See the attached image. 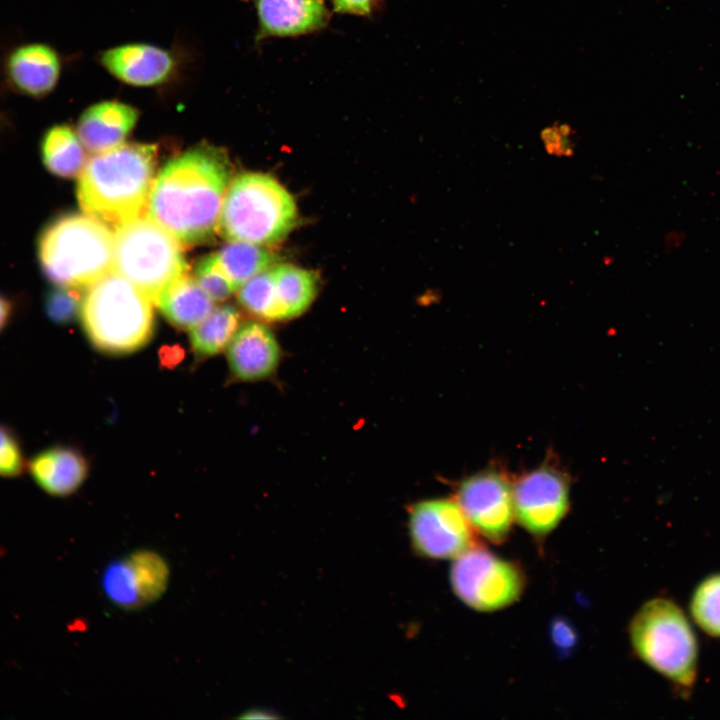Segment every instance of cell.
I'll list each match as a JSON object with an SVG mask.
<instances>
[{"label":"cell","mask_w":720,"mask_h":720,"mask_svg":"<svg viewBox=\"0 0 720 720\" xmlns=\"http://www.w3.org/2000/svg\"><path fill=\"white\" fill-rule=\"evenodd\" d=\"M231 178L232 164L224 149L197 145L160 170L150 191L147 215L181 243L207 242L219 230Z\"/></svg>","instance_id":"1"},{"label":"cell","mask_w":720,"mask_h":720,"mask_svg":"<svg viewBox=\"0 0 720 720\" xmlns=\"http://www.w3.org/2000/svg\"><path fill=\"white\" fill-rule=\"evenodd\" d=\"M156 157L155 145L134 143L93 155L77 183L82 211L113 231L147 214Z\"/></svg>","instance_id":"2"},{"label":"cell","mask_w":720,"mask_h":720,"mask_svg":"<svg viewBox=\"0 0 720 720\" xmlns=\"http://www.w3.org/2000/svg\"><path fill=\"white\" fill-rule=\"evenodd\" d=\"M36 249L43 274L55 285L88 287L114 269V231L87 214L51 220Z\"/></svg>","instance_id":"3"},{"label":"cell","mask_w":720,"mask_h":720,"mask_svg":"<svg viewBox=\"0 0 720 720\" xmlns=\"http://www.w3.org/2000/svg\"><path fill=\"white\" fill-rule=\"evenodd\" d=\"M80 319L100 351L122 354L143 347L153 332V302L114 269L87 287Z\"/></svg>","instance_id":"4"},{"label":"cell","mask_w":720,"mask_h":720,"mask_svg":"<svg viewBox=\"0 0 720 720\" xmlns=\"http://www.w3.org/2000/svg\"><path fill=\"white\" fill-rule=\"evenodd\" d=\"M296 219L294 198L275 178L247 172L232 179L227 189L218 231L230 241L267 246L283 240Z\"/></svg>","instance_id":"5"},{"label":"cell","mask_w":720,"mask_h":720,"mask_svg":"<svg viewBox=\"0 0 720 720\" xmlns=\"http://www.w3.org/2000/svg\"><path fill=\"white\" fill-rule=\"evenodd\" d=\"M629 634L634 652L646 665L682 691L693 687L697 639L676 603L666 598L646 602L632 618Z\"/></svg>","instance_id":"6"},{"label":"cell","mask_w":720,"mask_h":720,"mask_svg":"<svg viewBox=\"0 0 720 720\" xmlns=\"http://www.w3.org/2000/svg\"><path fill=\"white\" fill-rule=\"evenodd\" d=\"M114 270L153 302L176 277L188 272L181 242L147 214L114 231Z\"/></svg>","instance_id":"7"},{"label":"cell","mask_w":720,"mask_h":720,"mask_svg":"<svg viewBox=\"0 0 720 720\" xmlns=\"http://www.w3.org/2000/svg\"><path fill=\"white\" fill-rule=\"evenodd\" d=\"M450 582L464 604L481 612L512 605L525 586L524 575L514 563L474 546L455 558Z\"/></svg>","instance_id":"8"},{"label":"cell","mask_w":720,"mask_h":720,"mask_svg":"<svg viewBox=\"0 0 720 720\" xmlns=\"http://www.w3.org/2000/svg\"><path fill=\"white\" fill-rule=\"evenodd\" d=\"M416 552L431 559L456 558L473 547L472 526L457 501L431 499L417 503L409 515Z\"/></svg>","instance_id":"9"},{"label":"cell","mask_w":720,"mask_h":720,"mask_svg":"<svg viewBox=\"0 0 720 720\" xmlns=\"http://www.w3.org/2000/svg\"><path fill=\"white\" fill-rule=\"evenodd\" d=\"M457 502L482 536L494 543L508 537L515 518L513 488L503 474L488 470L469 477L459 487Z\"/></svg>","instance_id":"10"},{"label":"cell","mask_w":720,"mask_h":720,"mask_svg":"<svg viewBox=\"0 0 720 720\" xmlns=\"http://www.w3.org/2000/svg\"><path fill=\"white\" fill-rule=\"evenodd\" d=\"M514 515L531 535L543 537L554 530L569 507L565 477L541 467L522 476L513 488Z\"/></svg>","instance_id":"11"},{"label":"cell","mask_w":720,"mask_h":720,"mask_svg":"<svg viewBox=\"0 0 720 720\" xmlns=\"http://www.w3.org/2000/svg\"><path fill=\"white\" fill-rule=\"evenodd\" d=\"M100 64L114 78L133 87H157L167 83L177 68L175 56L162 47L127 43L103 51Z\"/></svg>","instance_id":"12"},{"label":"cell","mask_w":720,"mask_h":720,"mask_svg":"<svg viewBox=\"0 0 720 720\" xmlns=\"http://www.w3.org/2000/svg\"><path fill=\"white\" fill-rule=\"evenodd\" d=\"M62 61L57 50L43 42H29L13 48L5 58L4 74L11 88L21 95L41 99L59 82Z\"/></svg>","instance_id":"13"},{"label":"cell","mask_w":720,"mask_h":720,"mask_svg":"<svg viewBox=\"0 0 720 720\" xmlns=\"http://www.w3.org/2000/svg\"><path fill=\"white\" fill-rule=\"evenodd\" d=\"M258 21L256 40L294 37L325 28L330 13L324 0H254Z\"/></svg>","instance_id":"14"},{"label":"cell","mask_w":720,"mask_h":720,"mask_svg":"<svg viewBox=\"0 0 720 720\" xmlns=\"http://www.w3.org/2000/svg\"><path fill=\"white\" fill-rule=\"evenodd\" d=\"M26 472L35 485L53 497L76 492L88 475L84 455L71 446L52 445L27 459Z\"/></svg>","instance_id":"15"},{"label":"cell","mask_w":720,"mask_h":720,"mask_svg":"<svg viewBox=\"0 0 720 720\" xmlns=\"http://www.w3.org/2000/svg\"><path fill=\"white\" fill-rule=\"evenodd\" d=\"M227 358L233 375L245 381L269 376L280 360V347L272 331L262 323L243 325L229 343Z\"/></svg>","instance_id":"16"},{"label":"cell","mask_w":720,"mask_h":720,"mask_svg":"<svg viewBox=\"0 0 720 720\" xmlns=\"http://www.w3.org/2000/svg\"><path fill=\"white\" fill-rule=\"evenodd\" d=\"M138 115L135 107L120 101L98 102L80 115L76 132L86 150L103 153L123 144Z\"/></svg>","instance_id":"17"},{"label":"cell","mask_w":720,"mask_h":720,"mask_svg":"<svg viewBox=\"0 0 720 720\" xmlns=\"http://www.w3.org/2000/svg\"><path fill=\"white\" fill-rule=\"evenodd\" d=\"M214 303L188 272L172 280L154 301L165 317L182 329L199 324L215 308Z\"/></svg>","instance_id":"18"},{"label":"cell","mask_w":720,"mask_h":720,"mask_svg":"<svg viewBox=\"0 0 720 720\" xmlns=\"http://www.w3.org/2000/svg\"><path fill=\"white\" fill-rule=\"evenodd\" d=\"M83 148L76 131L67 124H55L42 136V163L55 176L73 178L81 173L86 164Z\"/></svg>","instance_id":"19"},{"label":"cell","mask_w":720,"mask_h":720,"mask_svg":"<svg viewBox=\"0 0 720 720\" xmlns=\"http://www.w3.org/2000/svg\"><path fill=\"white\" fill-rule=\"evenodd\" d=\"M273 275L284 319L303 313L317 293V274L292 265H277L273 267Z\"/></svg>","instance_id":"20"},{"label":"cell","mask_w":720,"mask_h":720,"mask_svg":"<svg viewBox=\"0 0 720 720\" xmlns=\"http://www.w3.org/2000/svg\"><path fill=\"white\" fill-rule=\"evenodd\" d=\"M239 321V312L234 306L214 308L192 328L190 340L193 351L203 357L221 352L237 332Z\"/></svg>","instance_id":"21"},{"label":"cell","mask_w":720,"mask_h":720,"mask_svg":"<svg viewBox=\"0 0 720 720\" xmlns=\"http://www.w3.org/2000/svg\"><path fill=\"white\" fill-rule=\"evenodd\" d=\"M216 254L236 289L258 273L271 268L275 261V256L268 249L244 241H231Z\"/></svg>","instance_id":"22"},{"label":"cell","mask_w":720,"mask_h":720,"mask_svg":"<svg viewBox=\"0 0 720 720\" xmlns=\"http://www.w3.org/2000/svg\"><path fill=\"white\" fill-rule=\"evenodd\" d=\"M238 289V300L247 311L266 320H284L272 267L258 273Z\"/></svg>","instance_id":"23"},{"label":"cell","mask_w":720,"mask_h":720,"mask_svg":"<svg viewBox=\"0 0 720 720\" xmlns=\"http://www.w3.org/2000/svg\"><path fill=\"white\" fill-rule=\"evenodd\" d=\"M134 569L141 600L144 606L158 600L169 582L166 560L152 550H137L128 555Z\"/></svg>","instance_id":"24"},{"label":"cell","mask_w":720,"mask_h":720,"mask_svg":"<svg viewBox=\"0 0 720 720\" xmlns=\"http://www.w3.org/2000/svg\"><path fill=\"white\" fill-rule=\"evenodd\" d=\"M102 587L105 596L117 607L135 610L144 606L128 555L111 561L105 567Z\"/></svg>","instance_id":"25"},{"label":"cell","mask_w":720,"mask_h":720,"mask_svg":"<svg viewBox=\"0 0 720 720\" xmlns=\"http://www.w3.org/2000/svg\"><path fill=\"white\" fill-rule=\"evenodd\" d=\"M690 613L701 630L720 638V573L707 577L696 587Z\"/></svg>","instance_id":"26"},{"label":"cell","mask_w":720,"mask_h":720,"mask_svg":"<svg viewBox=\"0 0 720 720\" xmlns=\"http://www.w3.org/2000/svg\"><path fill=\"white\" fill-rule=\"evenodd\" d=\"M82 300L79 288L55 285L43 297V310L53 323L67 325L80 316Z\"/></svg>","instance_id":"27"},{"label":"cell","mask_w":720,"mask_h":720,"mask_svg":"<svg viewBox=\"0 0 720 720\" xmlns=\"http://www.w3.org/2000/svg\"><path fill=\"white\" fill-rule=\"evenodd\" d=\"M194 278L206 294L216 302L226 300L236 290L216 253L204 256L198 261Z\"/></svg>","instance_id":"28"},{"label":"cell","mask_w":720,"mask_h":720,"mask_svg":"<svg viewBox=\"0 0 720 720\" xmlns=\"http://www.w3.org/2000/svg\"><path fill=\"white\" fill-rule=\"evenodd\" d=\"M27 459L17 433L0 423V478L20 477L26 472Z\"/></svg>","instance_id":"29"},{"label":"cell","mask_w":720,"mask_h":720,"mask_svg":"<svg viewBox=\"0 0 720 720\" xmlns=\"http://www.w3.org/2000/svg\"><path fill=\"white\" fill-rule=\"evenodd\" d=\"M541 138L545 150L557 156H569L573 152L574 143L571 139V128L568 125L546 127Z\"/></svg>","instance_id":"30"},{"label":"cell","mask_w":720,"mask_h":720,"mask_svg":"<svg viewBox=\"0 0 720 720\" xmlns=\"http://www.w3.org/2000/svg\"><path fill=\"white\" fill-rule=\"evenodd\" d=\"M334 11L358 16L370 15L378 0H330Z\"/></svg>","instance_id":"31"},{"label":"cell","mask_w":720,"mask_h":720,"mask_svg":"<svg viewBox=\"0 0 720 720\" xmlns=\"http://www.w3.org/2000/svg\"><path fill=\"white\" fill-rule=\"evenodd\" d=\"M15 314V304L11 298L0 293V334L9 326Z\"/></svg>","instance_id":"32"},{"label":"cell","mask_w":720,"mask_h":720,"mask_svg":"<svg viewBox=\"0 0 720 720\" xmlns=\"http://www.w3.org/2000/svg\"><path fill=\"white\" fill-rule=\"evenodd\" d=\"M554 635L559 645L569 646L573 640V633L570 632L569 627L563 623L555 626Z\"/></svg>","instance_id":"33"},{"label":"cell","mask_w":720,"mask_h":720,"mask_svg":"<svg viewBox=\"0 0 720 720\" xmlns=\"http://www.w3.org/2000/svg\"><path fill=\"white\" fill-rule=\"evenodd\" d=\"M241 719H271L276 718L272 713L266 710L254 709L245 712L240 716Z\"/></svg>","instance_id":"34"}]
</instances>
